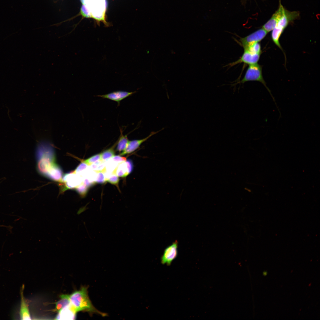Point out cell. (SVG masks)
Here are the masks:
<instances>
[{"mask_svg":"<svg viewBox=\"0 0 320 320\" xmlns=\"http://www.w3.org/2000/svg\"><path fill=\"white\" fill-rule=\"evenodd\" d=\"M88 287L83 286L70 295L71 303L77 312H87L91 315L93 314L100 315L102 316H107V313L101 312L92 304L88 295Z\"/></svg>","mask_w":320,"mask_h":320,"instance_id":"1","label":"cell"},{"mask_svg":"<svg viewBox=\"0 0 320 320\" xmlns=\"http://www.w3.org/2000/svg\"><path fill=\"white\" fill-rule=\"evenodd\" d=\"M81 1L83 4L81 13L83 16L105 22L106 0H81Z\"/></svg>","mask_w":320,"mask_h":320,"instance_id":"2","label":"cell"},{"mask_svg":"<svg viewBox=\"0 0 320 320\" xmlns=\"http://www.w3.org/2000/svg\"><path fill=\"white\" fill-rule=\"evenodd\" d=\"M36 156L38 171L46 176L50 169L56 163L54 149L50 146H43L37 150Z\"/></svg>","mask_w":320,"mask_h":320,"instance_id":"3","label":"cell"},{"mask_svg":"<svg viewBox=\"0 0 320 320\" xmlns=\"http://www.w3.org/2000/svg\"><path fill=\"white\" fill-rule=\"evenodd\" d=\"M299 16V12H291L286 9L283 15L272 30L271 35L272 40L275 44L283 51V50L279 41L280 38L289 24L298 19Z\"/></svg>","mask_w":320,"mask_h":320,"instance_id":"4","label":"cell"},{"mask_svg":"<svg viewBox=\"0 0 320 320\" xmlns=\"http://www.w3.org/2000/svg\"><path fill=\"white\" fill-rule=\"evenodd\" d=\"M250 81H258L264 85L270 94L279 111L274 97L272 94L271 90L267 86L266 82L263 78L262 73V67L257 63L249 65L244 76L238 83L243 84L246 82Z\"/></svg>","mask_w":320,"mask_h":320,"instance_id":"5","label":"cell"},{"mask_svg":"<svg viewBox=\"0 0 320 320\" xmlns=\"http://www.w3.org/2000/svg\"><path fill=\"white\" fill-rule=\"evenodd\" d=\"M267 33L265 30L262 28L244 37L240 38V41L244 48L260 41L265 37Z\"/></svg>","mask_w":320,"mask_h":320,"instance_id":"6","label":"cell"},{"mask_svg":"<svg viewBox=\"0 0 320 320\" xmlns=\"http://www.w3.org/2000/svg\"><path fill=\"white\" fill-rule=\"evenodd\" d=\"M178 242L175 241L164 249L161 257V263L163 265H170L178 255Z\"/></svg>","mask_w":320,"mask_h":320,"instance_id":"7","label":"cell"},{"mask_svg":"<svg viewBox=\"0 0 320 320\" xmlns=\"http://www.w3.org/2000/svg\"><path fill=\"white\" fill-rule=\"evenodd\" d=\"M82 177L74 171L65 174L62 179L65 190L75 188L83 181Z\"/></svg>","mask_w":320,"mask_h":320,"instance_id":"8","label":"cell"},{"mask_svg":"<svg viewBox=\"0 0 320 320\" xmlns=\"http://www.w3.org/2000/svg\"><path fill=\"white\" fill-rule=\"evenodd\" d=\"M285 9L280 4L278 9L272 15L270 19L263 26L262 28L268 33L272 31L283 15Z\"/></svg>","mask_w":320,"mask_h":320,"instance_id":"9","label":"cell"},{"mask_svg":"<svg viewBox=\"0 0 320 320\" xmlns=\"http://www.w3.org/2000/svg\"><path fill=\"white\" fill-rule=\"evenodd\" d=\"M261 54H254L248 51L244 50L242 56L236 61L229 64L230 66H233L242 63L249 65L257 63Z\"/></svg>","mask_w":320,"mask_h":320,"instance_id":"10","label":"cell"},{"mask_svg":"<svg viewBox=\"0 0 320 320\" xmlns=\"http://www.w3.org/2000/svg\"><path fill=\"white\" fill-rule=\"evenodd\" d=\"M164 129L162 128L156 132H152L147 137L143 139L129 141L127 148L124 151L120 153L119 155L123 156L133 152L138 149L143 143L146 141L152 136L159 132Z\"/></svg>","mask_w":320,"mask_h":320,"instance_id":"11","label":"cell"},{"mask_svg":"<svg viewBox=\"0 0 320 320\" xmlns=\"http://www.w3.org/2000/svg\"><path fill=\"white\" fill-rule=\"evenodd\" d=\"M135 91L128 92L124 91H114L107 94L103 95H99L97 97L103 98L107 99L116 102L119 105L120 101L124 99L131 95L135 93Z\"/></svg>","mask_w":320,"mask_h":320,"instance_id":"12","label":"cell"},{"mask_svg":"<svg viewBox=\"0 0 320 320\" xmlns=\"http://www.w3.org/2000/svg\"><path fill=\"white\" fill-rule=\"evenodd\" d=\"M77 312L71 303L61 310L55 317L57 320H73L75 319Z\"/></svg>","mask_w":320,"mask_h":320,"instance_id":"13","label":"cell"},{"mask_svg":"<svg viewBox=\"0 0 320 320\" xmlns=\"http://www.w3.org/2000/svg\"><path fill=\"white\" fill-rule=\"evenodd\" d=\"M24 286L23 285L20 289L21 301L19 311L20 317L22 320L31 319L28 303L24 295Z\"/></svg>","mask_w":320,"mask_h":320,"instance_id":"14","label":"cell"},{"mask_svg":"<svg viewBox=\"0 0 320 320\" xmlns=\"http://www.w3.org/2000/svg\"><path fill=\"white\" fill-rule=\"evenodd\" d=\"M62 174L61 169L55 163L50 169L45 177L53 181L61 182Z\"/></svg>","mask_w":320,"mask_h":320,"instance_id":"15","label":"cell"},{"mask_svg":"<svg viewBox=\"0 0 320 320\" xmlns=\"http://www.w3.org/2000/svg\"><path fill=\"white\" fill-rule=\"evenodd\" d=\"M60 299L55 303V308L53 310L54 312H58L61 310L71 303L70 299V295L62 294L60 296Z\"/></svg>","mask_w":320,"mask_h":320,"instance_id":"16","label":"cell"},{"mask_svg":"<svg viewBox=\"0 0 320 320\" xmlns=\"http://www.w3.org/2000/svg\"><path fill=\"white\" fill-rule=\"evenodd\" d=\"M120 135L117 145V150L119 152L124 151L127 148L129 142L127 135H124L120 129Z\"/></svg>","mask_w":320,"mask_h":320,"instance_id":"17","label":"cell"},{"mask_svg":"<svg viewBox=\"0 0 320 320\" xmlns=\"http://www.w3.org/2000/svg\"><path fill=\"white\" fill-rule=\"evenodd\" d=\"M116 145V143H115L111 148L105 150L101 153L100 160L102 161H106L114 156L115 153L114 148Z\"/></svg>","mask_w":320,"mask_h":320,"instance_id":"18","label":"cell"},{"mask_svg":"<svg viewBox=\"0 0 320 320\" xmlns=\"http://www.w3.org/2000/svg\"><path fill=\"white\" fill-rule=\"evenodd\" d=\"M244 50L254 54H261V53L260 45L259 42L254 43L244 48Z\"/></svg>","mask_w":320,"mask_h":320,"instance_id":"19","label":"cell"},{"mask_svg":"<svg viewBox=\"0 0 320 320\" xmlns=\"http://www.w3.org/2000/svg\"><path fill=\"white\" fill-rule=\"evenodd\" d=\"M124 163L119 165L116 168V170L115 171L114 173L118 177H124L128 175L127 170H125Z\"/></svg>","mask_w":320,"mask_h":320,"instance_id":"20","label":"cell"},{"mask_svg":"<svg viewBox=\"0 0 320 320\" xmlns=\"http://www.w3.org/2000/svg\"><path fill=\"white\" fill-rule=\"evenodd\" d=\"M88 188L82 181L75 189L81 197H83L87 194Z\"/></svg>","mask_w":320,"mask_h":320,"instance_id":"21","label":"cell"},{"mask_svg":"<svg viewBox=\"0 0 320 320\" xmlns=\"http://www.w3.org/2000/svg\"><path fill=\"white\" fill-rule=\"evenodd\" d=\"M119 181V177L114 173L108 178L106 179V181L114 185L118 188V184Z\"/></svg>","mask_w":320,"mask_h":320,"instance_id":"22","label":"cell"},{"mask_svg":"<svg viewBox=\"0 0 320 320\" xmlns=\"http://www.w3.org/2000/svg\"><path fill=\"white\" fill-rule=\"evenodd\" d=\"M101 159V153L95 155L83 161L88 165L92 164L95 162Z\"/></svg>","mask_w":320,"mask_h":320,"instance_id":"23","label":"cell"},{"mask_svg":"<svg viewBox=\"0 0 320 320\" xmlns=\"http://www.w3.org/2000/svg\"><path fill=\"white\" fill-rule=\"evenodd\" d=\"M106 182V178L105 177L104 173L102 171L98 172L95 183L103 184Z\"/></svg>","mask_w":320,"mask_h":320,"instance_id":"24","label":"cell"},{"mask_svg":"<svg viewBox=\"0 0 320 320\" xmlns=\"http://www.w3.org/2000/svg\"><path fill=\"white\" fill-rule=\"evenodd\" d=\"M88 165L87 164L83 161L76 167L74 172L77 174H80L84 172L87 168Z\"/></svg>","mask_w":320,"mask_h":320,"instance_id":"25","label":"cell"},{"mask_svg":"<svg viewBox=\"0 0 320 320\" xmlns=\"http://www.w3.org/2000/svg\"><path fill=\"white\" fill-rule=\"evenodd\" d=\"M125 163L127 168L128 174L129 175L132 171L133 167V164L132 161L130 159L126 160Z\"/></svg>","mask_w":320,"mask_h":320,"instance_id":"26","label":"cell"},{"mask_svg":"<svg viewBox=\"0 0 320 320\" xmlns=\"http://www.w3.org/2000/svg\"><path fill=\"white\" fill-rule=\"evenodd\" d=\"M112 159L114 161L116 162H125L127 160L126 157L120 156L119 155L115 156L112 158Z\"/></svg>","mask_w":320,"mask_h":320,"instance_id":"27","label":"cell"},{"mask_svg":"<svg viewBox=\"0 0 320 320\" xmlns=\"http://www.w3.org/2000/svg\"><path fill=\"white\" fill-rule=\"evenodd\" d=\"M102 161L100 160L97 161L93 163L91 165V168L93 169H96L97 167L99 166V165L101 163V162Z\"/></svg>","mask_w":320,"mask_h":320,"instance_id":"28","label":"cell"},{"mask_svg":"<svg viewBox=\"0 0 320 320\" xmlns=\"http://www.w3.org/2000/svg\"><path fill=\"white\" fill-rule=\"evenodd\" d=\"M263 275L264 276H266L267 275V274H268V272H267V271H265L263 272Z\"/></svg>","mask_w":320,"mask_h":320,"instance_id":"29","label":"cell"}]
</instances>
